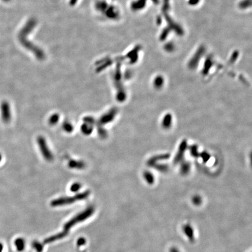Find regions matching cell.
<instances>
[{"label": "cell", "mask_w": 252, "mask_h": 252, "mask_svg": "<svg viewBox=\"0 0 252 252\" xmlns=\"http://www.w3.org/2000/svg\"><path fill=\"white\" fill-rule=\"evenodd\" d=\"M94 213V208L92 207H88L87 209L85 210V211L77 215L76 216L72 218L68 222H67L64 226V230L62 232L67 236L70 229L72 228L73 226H74L78 222H81L86 220L88 218L91 216Z\"/></svg>", "instance_id": "1"}, {"label": "cell", "mask_w": 252, "mask_h": 252, "mask_svg": "<svg viewBox=\"0 0 252 252\" xmlns=\"http://www.w3.org/2000/svg\"><path fill=\"white\" fill-rule=\"evenodd\" d=\"M89 194H90L89 191H86L85 192L77 194L74 196V197H62L56 200H54L53 201L51 202L50 204L52 207H58V206H62L64 205L72 204L75 201L86 199L89 196Z\"/></svg>", "instance_id": "2"}, {"label": "cell", "mask_w": 252, "mask_h": 252, "mask_svg": "<svg viewBox=\"0 0 252 252\" xmlns=\"http://www.w3.org/2000/svg\"><path fill=\"white\" fill-rule=\"evenodd\" d=\"M1 118L5 124L9 123L11 120V112L9 103L7 101H3L1 104Z\"/></svg>", "instance_id": "3"}, {"label": "cell", "mask_w": 252, "mask_h": 252, "mask_svg": "<svg viewBox=\"0 0 252 252\" xmlns=\"http://www.w3.org/2000/svg\"><path fill=\"white\" fill-rule=\"evenodd\" d=\"M39 145H40V148L42 151V152L43 153V155L46 158H47L46 159L48 160H51L53 158L52 155L50 154V151L48 149H46V148L48 147V146L46 144V142L45 141V140L43 138H40L39 139Z\"/></svg>", "instance_id": "4"}, {"label": "cell", "mask_w": 252, "mask_h": 252, "mask_svg": "<svg viewBox=\"0 0 252 252\" xmlns=\"http://www.w3.org/2000/svg\"><path fill=\"white\" fill-rule=\"evenodd\" d=\"M183 230L184 233L188 238L189 240L191 242H193L194 239V230L192 227L189 224H185L183 227Z\"/></svg>", "instance_id": "5"}, {"label": "cell", "mask_w": 252, "mask_h": 252, "mask_svg": "<svg viewBox=\"0 0 252 252\" xmlns=\"http://www.w3.org/2000/svg\"><path fill=\"white\" fill-rule=\"evenodd\" d=\"M15 245L16 248V249L18 252H22L25 249V242L24 239L21 238H17L15 240Z\"/></svg>", "instance_id": "6"}, {"label": "cell", "mask_w": 252, "mask_h": 252, "mask_svg": "<svg viewBox=\"0 0 252 252\" xmlns=\"http://www.w3.org/2000/svg\"><path fill=\"white\" fill-rule=\"evenodd\" d=\"M32 248L35 249L37 252H42L43 250V245L39 242L33 241L32 243Z\"/></svg>", "instance_id": "7"}, {"label": "cell", "mask_w": 252, "mask_h": 252, "mask_svg": "<svg viewBox=\"0 0 252 252\" xmlns=\"http://www.w3.org/2000/svg\"><path fill=\"white\" fill-rule=\"evenodd\" d=\"M144 179L146 180V182L149 184H152L154 183V178L153 175L148 172H146L145 173H144Z\"/></svg>", "instance_id": "8"}, {"label": "cell", "mask_w": 252, "mask_h": 252, "mask_svg": "<svg viewBox=\"0 0 252 252\" xmlns=\"http://www.w3.org/2000/svg\"><path fill=\"white\" fill-rule=\"evenodd\" d=\"M192 202L195 205L198 206L202 203V198L198 195H196L192 198Z\"/></svg>", "instance_id": "9"}, {"label": "cell", "mask_w": 252, "mask_h": 252, "mask_svg": "<svg viewBox=\"0 0 252 252\" xmlns=\"http://www.w3.org/2000/svg\"><path fill=\"white\" fill-rule=\"evenodd\" d=\"M81 188V185L78 183H75L72 185L71 187V190L72 191V192H77L78 190H80Z\"/></svg>", "instance_id": "10"}, {"label": "cell", "mask_w": 252, "mask_h": 252, "mask_svg": "<svg viewBox=\"0 0 252 252\" xmlns=\"http://www.w3.org/2000/svg\"><path fill=\"white\" fill-rule=\"evenodd\" d=\"M85 243H86V240H85V239L84 238H79L78 240H77V246L78 247H80V246H83L85 244Z\"/></svg>", "instance_id": "11"}, {"label": "cell", "mask_w": 252, "mask_h": 252, "mask_svg": "<svg viewBox=\"0 0 252 252\" xmlns=\"http://www.w3.org/2000/svg\"><path fill=\"white\" fill-rule=\"evenodd\" d=\"M57 119H58V117L57 116H53L52 117V118H51V119L50 120V121L51 122V123H53V122H54V123H56L57 122Z\"/></svg>", "instance_id": "12"}, {"label": "cell", "mask_w": 252, "mask_h": 252, "mask_svg": "<svg viewBox=\"0 0 252 252\" xmlns=\"http://www.w3.org/2000/svg\"><path fill=\"white\" fill-rule=\"evenodd\" d=\"M170 252H180L175 247H173L170 249Z\"/></svg>", "instance_id": "13"}, {"label": "cell", "mask_w": 252, "mask_h": 252, "mask_svg": "<svg viewBox=\"0 0 252 252\" xmlns=\"http://www.w3.org/2000/svg\"><path fill=\"white\" fill-rule=\"evenodd\" d=\"M3 248H4L3 245H2L1 243H0V252H2V251H3Z\"/></svg>", "instance_id": "14"}, {"label": "cell", "mask_w": 252, "mask_h": 252, "mask_svg": "<svg viewBox=\"0 0 252 252\" xmlns=\"http://www.w3.org/2000/svg\"><path fill=\"white\" fill-rule=\"evenodd\" d=\"M1 160H2V155H1V154H0V162L1 161Z\"/></svg>", "instance_id": "15"}, {"label": "cell", "mask_w": 252, "mask_h": 252, "mask_svg": "<svg viewBox=\"0 0 252 252\" xmlns=\"http://www.w3.org/2000/svg\"></svg>", "instance_id": "16"}]
</instances>
